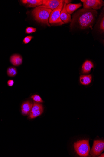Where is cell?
Returning a JSON list of instances; mask_svg holds the SVG:
<instances>
[{
	"mask_svg": "<svg viewBox=\"0 0 104 157\" xmlns=\"http://www.w3.org/2000/svg\"><path fill=\"white\" fill-rule=\"evenodd\" d=\"M31 98L33 100L39 103H43V102L42 100L41 97L38 95H35L31 96Z\"/></svg>",
	"mask_w": 104,
	"mask_h": 157,
	"instance_id": "obj_18",
	"label": "cell"
},
{
	"mask_svg": "<svg viewBox=\"0 0 104 157\" xmlns=\"http://www.w3.org/2000/svg\"><path fill=\"white\" fill-rule=\"evenodd\" d=\"M52 10L40 6L34 9L32 14L35 19L38 22L46 24L49 27V19Z\"/></svg>",
	"mask_w": 104,
	"mask_h": 157,
	"instance_id": "obj_2",
	"label": "cell"
},
{
	"mask_svg": "<svg viewBox=\"0 0 104 157\" xmlns=\"http://www.w3.org/2000/svg\"><path fill=\"white\" fill-rule=\"evenodd\" d=\"M103 155H102V154L100 156V157H104V154Z\"/></svg>",
	"mask_w": 104,
	"mask_h": 157,
	"instance_id": "obj_23",
	"label": "cell"
},
{
	"mask_svg": "<svg viewBox=\"0 0 104 157\" xmlns=\"http://www.w3.org/2000/svg\"><path fill=\"white\" fill-rule=\"evenodd\" d=\"M33 106V103L31 101H27L24 103L21 106L22 114L24 116L28 115L31 111Z\"/></svg>",
	"mask_w": 104,
	"mask_h": 157,
	"instance_id": "obj_9",
	"label": "cell"
},
{
	"mask_svg": "<svg viewBox=\"0 0 104 157\" xmlns=\"http://www.w3.org/2000/svg\"><path fill=\"white\" fill-rule=\"evenodd\" d=\"M8 84L9 86L12 87L14 84V81L12 80H10L8 82Z\"/></svg>",
	"mask_w": 104,
	"mask_h": 157,
	"instance_id": "obj_22",
	"label": "cell"
},
{
	"mask_svg": "<svg viewBox=\"0 0 104 157\" xmlns=\"http://www.w3.org/2000/svg\"><path fill=\"white\" fill-rule=\"evenodd\" d=\"M100 29L103 32L104 31V17L102 18L100 24Z\"/></svg>",
	"mask_w": 104,
	"mask_h": 157,
	"instance_id": "obj_21",
	"label": "cell"
},
{
	"mask_svg": "<svg viewBox=\"0 0 104 157\" xmlns=\"http://www.w3.org/2000/svg\"><path fill=\"white\" fill-rule=\"evenodd\" d=\"M97 14L98 12L94 10H80L73 16L71 26L75 23L82 30L92 29Z\"/></svg>",
	"mask_w": 104,
	"mask_h": 157,
	"instance_id": "obj_1",
	"label": "cell"
},
{
	"mask_svg": "<svg viewBox=\"0 0 104 157\" xmlns=\"http://www.w3.org/2000/svg\"><path fill=\"white\" fill-rule=\"evenodd\" d=\"M104 150V142L103 140H96L94 141L93 146L90 152L92 157L99 156Z\"/></svg>",
	"mask_w": 104,
	"mask_h": 157,
	"instance_id": "obj_6",
	"label": "cell"
},
{
	"mask_svg": "<svg viewBox=\"0 0 104 157\" xmlns=\"http://www.w3.org/2000/svg\"><path fill=\"white\" fill-rule=\"evenodd\" d=\"M83 3L84 8L87 10L100 9L104 5V2L101 0H81Z\"/></svg>",
	"mask_w": 104,
	"mask_h": 157,
	"instance_id": "obj_5",
	"label": "cell"
},
{
	"mask_svg": "<svg viewBox=\"0 0 104 157\" xmlns=\"http://www.w3.org/2000/svg\"><path fill=\"white\" fill-rule=\"evenodd\" d=\"M77 153L81 157H87L88 155L90 150L89 140H87L78 141L74 144Z\"/></svg>",
	"mask_w": 104,
	"mask_h": 157,
	"instance_id": "obj_3",
	"label": "cell"
},
{
	"mask_svg": "<svg viewBox=\"0 0 104 157\" xmlns=\"http://www.w3.org/2000/svg\"><path fill=\"white\" fill-rule=\"evenodd\" d=\"M33 38L32 36H27L25 37L23 40L24 43L25 44H27L30 42Z\"/></svg>",
	"mask_w": 104,
	"mask_h": 157,
	"instance_id": "obj_20",
	"label": "cell"
},
{
	"mask_svg": "<svg viewBox=\"0 0 104 157\" xmlns=\"http://www.w3.org/2000/svg\"><path fill=\"white\" fill-rule=\"evenodd\" d=\"M81 6L82 4L81 3L76 4L69 3L66 5V10L70 15Z\"/></svg>",
	"mask_w": 104,
	"mask_h": 157,
	"instance_id": "obj_12",
	"label": "cell"
},
{
	"mask_svg": "<svg viewBox=\"0 0 104 157\" xmlns=\"http://www.w3.org/2000/svg\"><path fill=\"white\" fill-rule=\"evenodd\" d=\"M71 2L70 1H65L63 8L60 14V18L64 24L68 23L71 21V17L70 14L66 10L67 4H69Z\"/></svg>",
	"mask_w": 104,
	"mask_h": 157,
	"instance_id": "obj_8",
	"label": "cell"
},
{
	"mask_svg": "<svg viewBox=\"0 0 104 157\" xmlns=\"http://www.w3.org/2000/svg\"><path fill=\"white\" fill-rule=\"evenodd\" d=\"M10 61L13 65L15 66H19L23 62L22 56L19 54H15L12 55L10 57Z\"/></svg>",
	"mask_w": 104,
	"mask_h": 157,
	"instance_id": "obj_10",
	"label": "cell"
},
{
	"mask_svg": "<svg viewBox=\"0 0 104 157\" xmlns=\"http://www.w3.org/2000/svg\"><path fill=\"white\" fill-rule=\"evenodd\" d=\"M43 109H41L33 112L29 114V118L30 119H33L40 116L43 112Z\"/></svg>",
	"mask_w": 104,
	"mask_h": 157,
	"instance_id": "obj_16",
	"label": "cell"
},
{
	"mask_svg": "<svg viewBox=\"0 0 104 157\" xmlns=\"http://www.w3.org/2000/svg\"><path fill=\"white\" fill-rule=\"evenodd\" d=\"M17 73V69L13 67L9 68L7 70V74L9 76L13 77L15 76Z\"/></svg>",
	"mask_w": 104,
	"mask_h": 157,
	"instance_id": "obj_15",
	"label": "cell"
},
{
	"mask_svg": "<svg viewBox=\"0 0 104 157\" xmlns=\"http://www.w3.org/2000/svg\"><path fill=\"white\" fill-rule=\"evenodd\" d=\"M22 3L25 4L28 7H36L42 5V0H23L21 1Z\"/></svg>",
	"mask_w": 104,
	"mask_h": 157,
	"instance_id": "obj_11",
	"label": "cell"
},
{
	"mask_svg": "<svg viewBox=\"0 0 104 157\" xmlns=\"http://www.w3.org/2000/svg\"><path fill=\"white\" fill-rule=\"evenodd\" d=\"M63 1V0H43L42 5L39 6L53 10Z\"/></svg>",
	"mask_w": 104,
	"mask_h": 157,
	"instance_id": "obj_7",
	"label": "cell"
},
{
	"mask_svg": "<svg viewBox=\"0 0 104 157\" xmlns=\"http://www.w3.org/2000/svg\"><path fill=\"white\" fill-rule=\"evenodd\" d=\"M65 1H63L57 8L51 11L49 19V23L51 25L58 26L64 24L61 19L60 14Z\"/></svg>",
	"mask_w": 104,
	"mask_h": 157,
	"instance_id": "obj_4",
	"label": "cell"
},
{
	"mask_svg": "<svg viewBox=\"0 0 104 157\" xmlns=\"http://www.w3.org/2000/svg\"><path fill=\"white\" fill-rule=\"evenodd\" d=\"M94 67L93 63L90 61L87 60L84 63L82 67V72L83 74H88Z\"/></svg>",
	"mask_w": 104,
	"mask_h": 157,
	"instance_id": "obj_13",
	"label": "cell"
},
{
	"mask_svg": "<svg viewBox=\"0 0 104 157\" xmlns=\"http://www.w3.org/2000/svg\"><path fill=\"white\" fill-rule=\"evenodd\" d=\"M92 77L91 75L81 76L80 78V83L84 85L90 84L92 81Z\"/></svg>",
	"mask_w": 104,
	"mask_h": 157,
	"instance_id": "obj_14",
	"label": "cell"
},
{
	"mask_svg": "<svg viewBox=\"0 0 104 157\" xmlns=\"http://www.w3.org/2000/svg\"><path fill=\"white\" fill-rule=\"evenodd\" d=\"M36 28L31 27H27L26 28L25 33L26 34H31L35 32L36 31Z\"/></svg>",
	"mask_w": 104,
	"mask_h": 157,
	"instance_id": "obj_19",
	"label": "cell"
},
{
	"mask_svg": "<svg viewBox=\"0 0 104 157\" xmlns=\"http://www.w3.org/2000/svg\"><path fill=\"white\" fill-rule=\"evenodd\" d=\"M43 108V106L41 104L34 102L33 105L29 114L39 110Z\"/></svg>",
	"mask_w": 104,
	"mask_h": 157,
	"instance_id": "obj_17",
	"label": "cell"
}]
</instances>
